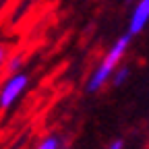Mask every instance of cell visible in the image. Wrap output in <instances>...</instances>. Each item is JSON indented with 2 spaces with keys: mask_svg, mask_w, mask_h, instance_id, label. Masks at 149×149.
<instances>
[{
  "mask_svg": "<svg viewBox=\"0 0 149 149\" xmlns=\"http://www.w3.org/2000/svg\"><path fill=\"white\" fill-rule=\"evenodd\" d=\"M128 44H130V33L120 35L118 40L114 42V46L108 50V54L102 58V62L93 68V72H91V77H89V81H87V91H89V93L100 91V89L110 81V77L116 72L120 60L124 58V54H126V50H128Z\"/></svg>",
  "mask_w": 149,
  "mask_h": 149,
  "instance_id": "6da1fadb",
  "label": "cell"
},
{
  "mask_svg": "<svg viewBox=\"0 0 149 149\" xmlns=\"http://www.w3.org/2000/svg\"><path fill=\"white\" fill-rule=\"evenodd\" d=\"M27 83H29V77L25 72L13 74V77L2 85V89H0V108L2 110L10 108L19 97H21V93L27 89Z\"/></svg>",
  "mask_w": 149,
  "mask_h": 149,
  "instance_id": "7a4b0ae2",
  "label": "cell"
},
{
  "mask_svg": "<svg viewBox=\"0 0 149 149\" xmlns=\"http://www.w3.org/2000/svg\"><path fill=\"white\" fill-rule=\"evenodd\" d=\"M147 23H149V0H139L133 8L130 21H128V33L130 35L141 33Z\"/></svg>",
  "mask_w": 149,
  "mask_h": 149,
  "instance_id": "3957f363",
  "label": "cell"
},
{
  "mask_svg": "<svg viewBox=\"0 0 149 149\" xmlns=\"http://www.w3.org/2000/svg\"><path fill=\"white\" fill-rule=\"evenodd\" d=\"M35 149H60V139L56 135H48Z\"/></svg>",
  "mask_w": 149,
  "mask_h": 149,
  "instance_id": "277c9868",
  "label": "cell"
},
{
  "mask_svg": "<svg viewBox=\"0 0 149 149\" xmlns=\"http://www.w3.org/2000/svg\"><path fill=\"white\" fill-rule=\"evenodd\" d=\"M128 74H130V68L128 66H118L116 72H114V85H122L126 81Z\"/></svg>",
  "mask_w": 149,
  "mask_h": 149,
  "instance_id": "5b68a950",
  "label": "cell"
},
{
  "mask_svg": "<svg viewBox=\"0 0 149 149\" xmlns=\"http://www.w3.org/2000/svg\"><path fill=\"white\" fill-rule=\"evenodd\" d=\"M21 62H23L21 58H13V60H10V64H8V68H10V72H13V74H17V70H19V66H21Z\"/></svg>",
  "mask_w": 149,
  "mask_h": 149,
  "instance_id": "8992f818",
  "label": "cell"
},
{
  "mask_svg": "<svg viewBox=\"0 0 149 149\" xmlns=\"http://www.w3.org/2000/svg\"><path fill=\"white\" fill-rule=\"evenodd\" d=\"M6 54H8V48H6L4 44H0V66L4 64V60H6Z\"/></svg>",
  "mask_w": 149,
  "mask_h": 149,
  "instance_id": "52a82bcc",
  "label": "cell"
},
{
  "mask_svg": "<svg viewBox=\"0 0 149 149\" xmlns=\"http://www.w3.org/2000/svg\"><path fill=\"white\" fill-rule=\"evenodd\" d=\"M108 149H122V141H114V143H112Z\"/></svg>",
  "mask_w": 149,
  "mask_h": 149,
  "instance_id": "ba28073f",
  "label": "cell"
}]
</instances>
